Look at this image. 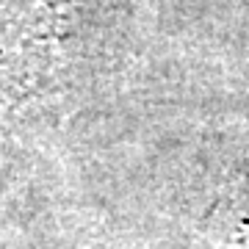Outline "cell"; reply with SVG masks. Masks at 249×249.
<instances>
[{"instance_id":"cell-1","label":"cell","mask_w":249,"mask_h":249,"mask_svg":"<svg viewBox=\"0 0 249 249\" xmlns=\"http://www.w3.org/2000/svg\"><path fill=\"white\" fill-rule=\"evenodd\" d=\"M213 249H249V199L244 202V213L238 211V222L227 230V238L216 241Z\"/></svg>"}]
</instances>
